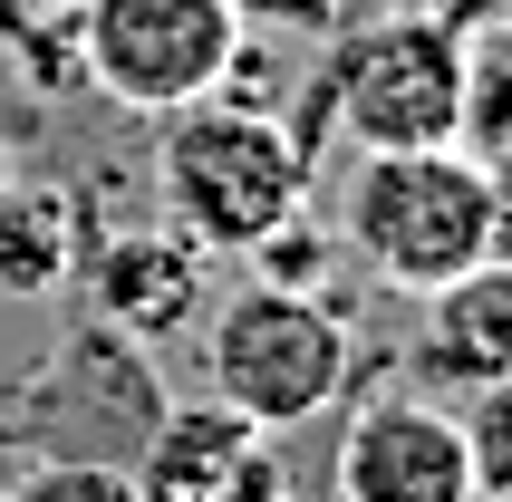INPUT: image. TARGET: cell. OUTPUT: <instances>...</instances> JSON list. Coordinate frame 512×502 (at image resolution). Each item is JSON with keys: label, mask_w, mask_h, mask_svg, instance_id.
<instances>
[{"label": "cell", "mask_w": 512, "mask_h": 502, "mask_svg": "<svg viewBox=\"0 0 512 502\" xmlns=\"http://www.w3.org/2000/svg\"><path fill=\"white\" fill-rule=\"evenodd\" d=\"M87 300L97 319L126 338H174L194 309H213V251L184 242L174 223H145V232H107L87 242Z\"/></svg>", "instance_id": "8"}, {"label": "cell", "mask_w": 512, "mask_h": 502, "mask_svg": "<svg viewBox=\"0 0 512 502\" xmlns=\"http://www.w3.org/2000/svg\"><path fill=\"white\" fill-rule=\"evenodd\" d=\"M271 502H329V493H310V483H290V493H271Z\"/></svg>", "instance_id": "15"}, {"label": "cell", "mask_w": 512, "mask_h": 502, "mask_svg": "<svg viewBox=\"0 0 512 502\" xmlns=\"http://www.w3.org/2000/svg\"><path fill=\"white\" fill-rule=\"evenodd\" d=\"M0 174H10V155H0Z\"/></svg>", "instance_id": "19"}, {"label": "cell", "mask_w": 512, "mask_h": 502, "mask_svg": "<svg viewBox=\"0 0 512 502\" xmlns=\"http://www.w3.org/2000/svg\"><path fill=\"white\" fill-rule=\"evenodd\" d=\"M464 49L455 10H387L329 39L319 58V116L339 126L358 155L377 145H464Z\"/></svg>", "instance_id": "3"}, {"label": "cell", "mask_w": 512, "mask_h": 502, "mask_svg": "<svg viewBox=\"0 0 512 502\" xmlns=\"http://www.w3.org/2000/svg\"><path fill=\"white\" fill-rule=\"evenodd\" d=\"M339 232L377 280L435 290V280L493 261V155L474 145H377L339 194Z\"/></svg>", "instance_id": "2"}, {"label": "cell", "mask_w": 512, "mask_h": 502, "mask_svg": "<svg viewBox=\"0 0 512 502\" xmlns=\"http://www.w3.org/2000/svg\"><path fill=\"white\" fill-rule=\"evenodd\" d=\"M126 474L145 483V502H271L290 493V454L271 425L232 416L223 396H184V406H155Z\"/></svg>", "instance_id": "6"}, {"label": "cell", "mask_w": 512, "mask_h": 502, "mask_svg": "<svg viewBox=\"0 0 512 502\" xmlns=\"http://www.w3.org/2000/svg\"><path fill=\"white\" fill-rule=\"evenodd\" d=\"M503 165H512V155H503Z\"/></svg>", "instance_id": "21"}, {"label": "cell", "mask_w": 512, "mask_h": 502, "mask_svg": "<svg viewBox=\"0 0 512 502\" xmlns=\"http://www.w3.org/2000/svg\"><path fill=\"white\" fill-rule=\"evenodd\" d=\"M348 377H358V338H348L339 300L252 280V290H232V300L213 309L203 387L223 396L232 416L290 435V425H319V416H329V406L348 396Z\"/></svg>", "instance_id": "4"}, {"label": "cell", "mask_w": 512, "mask_h": 502, "mask_svg": "<svg viewBox=\"0 0 512 502\" xmlns=\"http://www.w3.org/2000/svg\"><path fill=\"white\" fill-rule=\"evenodd\" d=\"M87 203L68 184H20L0 174V300H58L87 261Z\"/></svg>", "instance_id": "10"}, {"label": "cell", "mask_w": 512, "mask_h": 502, "mask_svg": "<svg viewBox=\"0 0 512 502\" xmlns=\"http://www.w3.org/2000/svg\"><path fill=\"white\" fill-rule=\"evenodd\" d=\"M474 502H512V493H474Z\"/></svg>", "instance_id": "17"}, {"label": "cell", "mask_w": 512, "mask_h": 502, "mask_svg": "<svg viewBox=\"0 0 512 502\" xmlns=\"http://www.w3.org/2000/svg\"><path fill=\"white\" fill-rule=\"evenodd\" d=\"M503 29H512V0H503Z\"/></svg>", "instance_id": "18"}, {"label": "cell", "mask_w": 512, "mask_h": 502, "mask_svg": "<svg viewBox=\"0 0 512 502\" xmlns=\"http://www.w3.org/2000/svg\"><path fill=\"white\" fill-rule=\"evenodd\" d=\"M29 10H78V0H29Z\"/></svg>", "instance_id": "16"}, {"label": "cell", "mask_w": 512, "mask_h": 502, "mask_svg": "<svg viewBox=\"0 0 512 502\" xmlns=\"http://www.w3.org/2000/svg\"><path fill=\"white\" fill-rule=\"evenodd\" d=\"M0 502H10V493H0Z\"/></svg>", "instance_id": "20"}, {"label": "cell", "mask_w": 512, "mask_h": 502, "mask_svg": "<svg viewBox=\"0 0 512 502\" xmlns=\"http://www.w3.org/2000/svg\"><path fill=\"white\" fill-rule=\"evenodd\" d=\"M464 445H474V483L484 493H512V387L464 396Z\"/></svg>", "instance_id": "13"}, {"label": "cell", "mask_w": 512, "mask_h": 502, "mask_svg": "<svg viewBox=\"0 0 512 502\" xmlns=\"http://www.w3.org/2000/svg\"><path fill=\"white\" fill-rule=\"evenodd\" d=\"M242 20H290V29H329L339 20V0H232Z\"/></svg>", "instance_id": "14"}, {"label": "cell", "mask_w": 512, "mask_h": 502, "mask_svg": "<svg viewBox=\"0 0 512 502\" xmlns=\"http://www.w3.org/2000/svg\"><path fill=\"white\" fill-rule=\"evenodd\" d=\"M242 261H252V280H271V290H319V300H329V261H339V251H329V232H310L290 213V223L261 232Z\"/></svg>", "instance_id": "12"}, {"label": "cell", "mask_w": 512, "mask_h": 502, "mask_svg": "<svg viewBox=\"0 0 512 502\" xmlns=\"http://www.w3.org/2000/svg\"><path fill=\"white\" fill-rule=\"evenodd\" d=\"M242 10L232 0H78L68 10V39H78V78L97 97L136 116H174L213 97L242 49Z\"/></svg>", "instance_id": "5"}, {"label": "cell", "mask_w": 512, "mask_h": 502, "mask_svg": "<svg viewBox=\"0 0 512 502\" xmlns=\"http://www.w3.org/2000/svg\"><path fill=\"white\" fill-rule=\"evenodd\" d=\"M474 445H464V416L435 406V396H377L358 406L339 435V474L329 502H474Z\"/></svg>", "instance_id": "7"}, {"label": "cell", "mask_w": 512, "mask_h": 502, "mask_svg": "<svg viewBox=\"0 0 512 502\" xmlns=\"http://www.w3.org/2000/svg\"><path fill=\"white\" fill-rule=\"evenodd\" d=\"M416 377L445 396L512 387V261H474V271L416 290Z\"/></svg>", "instance_id": "9"}, {"label": "cell", "mask_w": 512, "mask_h": 502, "mask_svg": "<svg viewBox=\"0 0 512 502\" xmlns=\"http://www.w3.org/2000/svg\"><path fill=\"white\" fill-rule=\"evenodd\" d=\"M10 502H145V483L126 464H107V454H39L10 483Z\"/></svg>", "instance_id": "11"}, {"label": "cell", "mask_w": 512, "mask_h": 502, "mask_svg": "<svg viewBox=\"0 0 512 502\" xmlns=\"http://www.w3.org/2000/svg\"><path fill=\"white\" fill-rule=\"evenodd\" d=\"M155 203L184 242H203L213 261H242L261 232H281L310 203V155L271 107L194 97L155 116Z\"/></svg>", "instance_id": "1"}]
</instances>
